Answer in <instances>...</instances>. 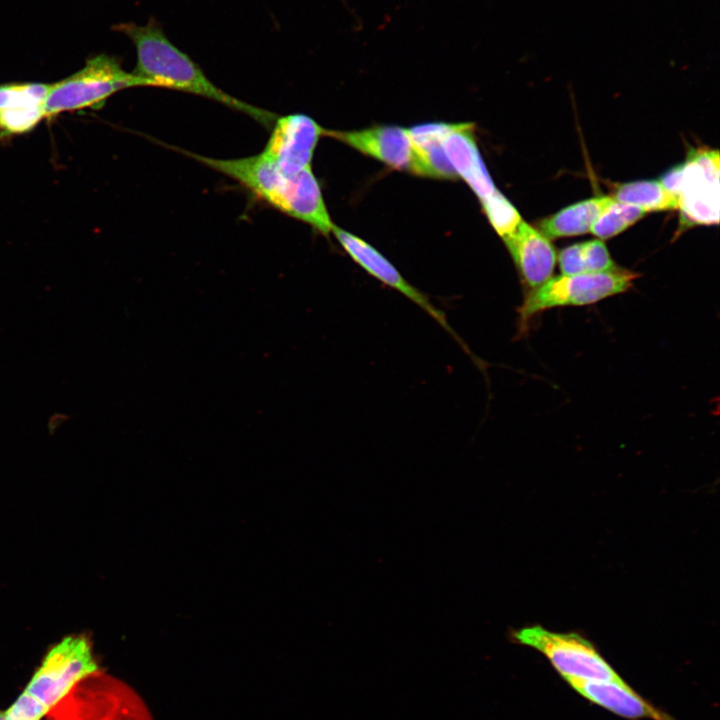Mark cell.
I'll return each mask as SVG.
<instances>
[{"mask_svg":"<svg viewBox=\"0 0 720 720\" xmlns=\"http://www.w3.org/2000/svg\"><path fill=\"white\" fill-rule=\"evenodd\" d=\"M331 233L334 234L347 254L367 273L419 306L442 326L467 354L471 357L473 356L467 345L450 326L445 314L439 310L423 292L406 280L395 266L376 248L356 235L335 225Z\"/></svg>","mask_w":720,"mask_h":720,"instance_id":"9","label":"cell"},{"mask_svg":"<svg viewBox=\"0 0 720 720\" xmlns=\"http://www.w3.org/2000/svg\"><path fill=\"white\" fill-rule=\"evenodd\" d=\"M638 277L636 272L618 267L597 273L550 277L527 292L518 309L519 331H526L533 318L548 309L590 305L624 293Z\"/></svg>","mask_w":720,"mask_h":720,"instance_id":"5","label":"cell"},{"mask_svg":"<svg viewBox=\"0 0 720 720\" xmlns=\"http://www.w3.org/2000/svg\"><path fill=\"white\" fill-rule=\"evenodd\" d=\"M645 214L637 206L613 199L598 216L590 232L600 240L609 239L625 231Z\"/></svg>","mask_w":720,"mask_h":720,"instance_id":"19","label":"cell"},{"mask_svg":"<svg viewBox=\"0 0 720 720\" xmlns=\"http://www.w3.org/2000/svg\"><path fill=\"white\" fill-rule=\"evenodd\" d=\"M49 86L32 82L0 85V112L18 107H44Z\"/></svg>","mask_w":720,"mask_h":720,"instance_id":"21","label":"cell"},{"mask_svg":"<svg viewBox=\"0 0 720 720\" xmlns=\"http://www.w3.org/2000/svg\"><path fill=\"white\" fill-rule=\"evenodd\" d=\"M522 282L533 289L554 272L557 256L549 238L539 230L521 221L510 235L503 239Z\"/></svg>","mask_w":720,"mask_h":720,"instance_id":"12","label":"cell"},{"mask_svg":"<svg viewBox=\"0 0 720 720\" xmlns=\"http://www.w3.org/2000/svg\"><path fill=\"white\" fill-rule=\"evenodd\" d=\"M565 681L584 698L617 715L630 719L673 720L649 704L628 684L579 679Z\"/></svg>","mask_w":720,"mask_h":720,"instance_id":"14","label":"cell"},{"mask_svg":"<svg viewBox=\"0 0 720 720\" xmlns=\"http://www.w3.org/2000/svg\"><path fill=\"white\" fill-rule=\"evenodd\" d=\"M188 155L234 179L282 213L309 224L323 235L331 233L334 224L311 168L289 173L262 153L239 159Z\"/></svg>","mask_w":720,"mask_h":720,"instance_id":"2","label":"cell"},{"mask_svg":"<svg viewBox=\"0 0 720 720\" xmlns=\"http://www.w3.org/2000/svg\"><path fill=\"white\" fill-rule=\"evenodd\" d=\"M442 145L456 175L466 181L480 200L497 190L481 159L473 134V124H453Z\"/></svg>","mask_w":720,"mask_h":720,"instance_id":"13","label":"cell"},{"mask_svg":"<svg viewBox=\"0 0 720 720\" xmlns=\"http://www.w3.org/2000/svg\"><path fill=\"white\" fill-rule=\"evenodd\" d=\"M511 640L542 653L565 679L627 684L594 645L576 632H554L541 625L513 630Z\"/></svg>","mask_w":720,"mask_h":720,"instance_id":"7","label":"cell"},{"mask_svg":"<svg viewBox=\"0 0 720 720\" xmlns=\"http://www.w3.org/2000/svg\"><path fill=\"white\" fill-rule=\"evenodd\" d=\"M325 136L341 141L392 168L429 177L406 128L385 125L356 131L326 129Z\"/></svg>","mask_w":720,"mask_h":720,"instance_id":"10","label":"cell"},{"mask_svg":"<svg viewBox=\"0 0 720 720\" xmlns=\"http://www.w3.org/2000/svg\"><path fill=\"white\" fill-rule=\"evenodd\" d=\"M611 197L639 207L645 213L678 208V197L666 190L658 180H638L618 185Z\"/></svg>","mask_w":720,"mask_h":720,"instance_id":"18","label":"cell"},{"mask_svg":"<svg viewBox=\"0 0 720 720\" xmlns=\"http://www.w3.org/2000/svg\"><path fill=\"white\" fill-rule=\"evenodd\" d=\"M45 118L43 106H27L0 112V135L8 137L31 131Z\"/></svg>","mask_w":720,"mask_h":720,"instance_id":"22","label":"cell"},{"mask_svg":"<svg viewBox=\"0 0 720 720\" xmlns=\"http://www.w3.org/2000/svg\"><path fill=\"white\" fill-rule=\"evenodd\" d=\"M113 29L133 42L137 61L132 73L144 86L191 93L242 112L267 128L274 124L276 114L241 101L212 83L199 65L168 39L156 19L150 18L143 26L120 23Z\"/></svg>","mask_w":720,"mask_h":720,"instance_id":"1","label":"cell"},{"mask_svg":"<svg viewBox=\"0 0 720 720\" xmlns=\"http://www.w3.org/2000/svg\"><path fill=\"white\" fill-rule=\"evenodd\" d=\"M719 167V152L709 149L691 152L682 163L677 195L681 224H718Z\"/></svg>","mask_w":720,"mask_h":720,"instance_id":"8","label":"cell"},{"mask_svg":"<svg viewBox=\"0 0 720 720\" xmlns=\"http://www.w3.org/2000/svg\"><path fill=\"white\" fill-rule=\"evenodd\" d=\"M46 720H154L127 683L99 669L79 679Z\"/></svg>","mask_w":720,"mask_h":720,"instance_id":"4","label":"cell"},{"mask_svg":"<svg viewBox=\"0 0 720 720\" xmlns=\"http://www.w3.org/2000/svg\"><path fill=\"white\" fill-rule=\"evenodd\" d=\"M558 261L562 274L597 273L617 267L600 239L565 247L560 251Z\"/></svg>","mask_w":720,"mask_h":720,"instance_id":"17","label":"cell"},{"mask_svg":"<svg viewBox=\"0 0 720 720\" xmlns=\"http://www.w3.org/2000/svg\"><path fill=\"white\" fill-rule=\"evenodd\" d=\"M325 130L304 114L280 117L261 153L289 173L311 168L314 150Z\"/></svg>","mask_w":720,"mask_h":720,"instance_id":"11","label":"cell"},{"mask_svg":"<svg viewBox=\"0 0 720 720\" xmlns=\"http://www.w3.org/2000/svg\"><path fill=\"white\" fill-rule=\"evenodd\" d=\"M452 126L453 124L450 123H428L408 129L429 177L443 179L457 177L442 145L444 137Z\"/></svg>","mask_w":720,"mask_h":720,"instance_id":"16","label":"cell"},{"mask_svg":"<svg viewBox=\"0 0 720 720\" xmlns=\"http://www.w3.org/2000/svg\"><path fill=\"white\" fill-rule=\"evenodd\" d=\"M143 82L126 72L115 57L105 54L87 59L85 66L71 76L50 84L44 101L45 118L85 108H101L114 93Z\"/></svg>","mask_w":720,"mask_h":720,"instance_id":"6","label":"cell"},{"mask_svg":"<svg viewBox=\"0 0 720 720\" xmlns=\"http://www.w3.org/2000/svg\"><path fill=\"white\" fill-rule=\"evenodd\" d=\"M612 200L611 196H598L574 203L542 219L539 231L552 239L590 232L598 216Z\"/></svg>","mask_w":720,"mask_h":720,"instance_id":"15","label":"cell"},{"mask_svg":"<svg viewBox=\"0 0 720 720\" xmlns=\"http://www.w3.org/2000/svg\"><path fill=\"white\" fill-rule=\"evenodd\" d=\"M90 639L69 635L45 655L29 683L0 720H41L82 677L98 670Z\"/></svg>","mask_w":720,"mask_h":720,"instance_id":"3","label":"cell"},{"mask_svg":"<svg viewBox=\"0 0 720 720\" xmlns=\"http://www.w3.org/2000/svg\"><path fill=\"white\" fill-rule=\"evenodd\" d=\"M481 203L490 224L502 239L514 232L522 221L517 209L498 189Z\"/></svg>","mask_w":720,"mask_h":720,"instance_id":"20","label":"cell"}]
</instances>
